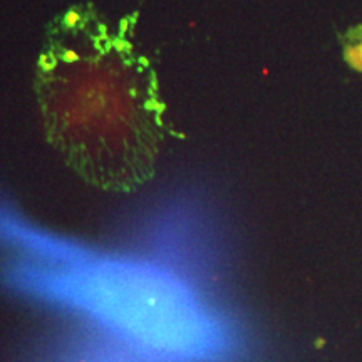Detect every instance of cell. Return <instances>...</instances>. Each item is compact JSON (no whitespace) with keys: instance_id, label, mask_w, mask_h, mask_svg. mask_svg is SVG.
Wrapping results in <instances>:
<instances>
[{"instance_id":"7a4b0ae2","label":"cell","mask_w":362,"mask_h":362,"mask_svg":"<svg viewBox=\"0 0 362 362\" xmlns=\"http://www.w3.org/2000/svg\"><path fill=\"white\" fill-rule=\"evenodd\" d=\"M0 279L12 292L84 315L159 360L221 362L233 354L228 325L164 263L86 248L61 265L22 258L5 265Z\"/></svg>"},{"instance_id":"6da1fadb","label":"cell","mask_w":362,"mask_h":362,"mask_svg":"<svg viewBox=\"0 0 362 362\" xmlns=\"http://www.w3.org/2000/svg\"><path fill=\"white\" fill-rule=\"evenodd\" d=\"M50 143L86 180L131 189L153 173L163 141L156 76L126 31L72 9L39 62Z\"/></svg>"},{"instance_id":"3957f363","label":"cell","mask_w":362,"mask_h":362,"mask_svg":"<svg viewBox=\"0 0 362 362\" xmlns=\"http://www.w3.org/2000/svg\"><path fill=\"white\" fill-rule=\"evenodd\" d=\"M344 55H346V61L350 67L362 72V37L355 40V42L347 44L344 47Z\"/></svg>"}]
</instances>
